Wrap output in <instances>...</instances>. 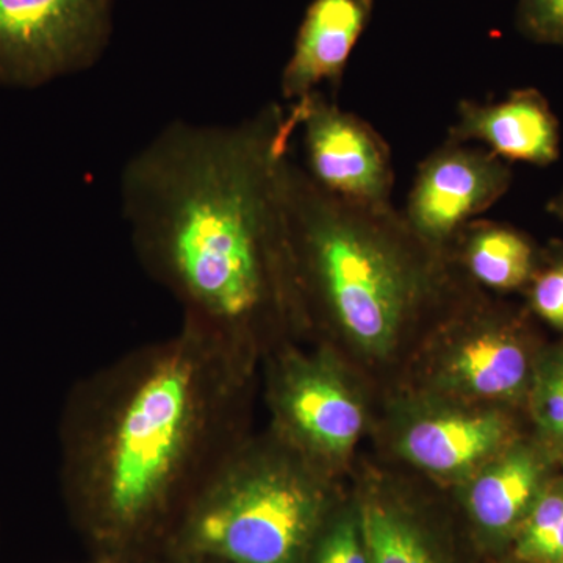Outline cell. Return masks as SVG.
Wrapping results in <instances>:
<instances>
[{
	"label": "cell",
	"mask_w": 563,
	"mask_h": 563,
	"mask_svg": "<svg viewBox=\"0 0 563 563\" xmlns=\"http://www.w3.org/2000/svg\"><path fill=\"white\" fill-rule=\"evenodd\" d=\"M453 246L472 279L495 291L526 288L540 257L531 236L495 221L466 222Z\"/></svg>",
	"instance_id": "14"
},
{
	"label": "cell",
	"mask_w": 563,
	"mask_h": 563,
	"mask_svg": "<svg viewBox=\"0 0 563 563\" xmlns=\"http://www.w3.org/2000/svg\"><path fill=\"white\" fill-rule=\"evenodd\" d=\"M510 424L496 412H437L404 432L402 454L435 476H462L509 446Z\"/></svg>",
	"instance_id": "12"
},
{
	"label": "cell",
	"mask_w": 563,
	"mask_h": 563,
	"mask_svg": "<svg viewBox=\"0 0 563 563\" xmlns=\"http://www.w3.org/2000/svg\"><path fill=\"white\" fill-rule=\"evenodd\" d=\"M547 210L563 222V188L548 201Z\"/></svg>",
	"instance_id": "21"
},
{
	"label": "cell",
	"mask_w": 563,
	"mask_h": 563,
	"mask_svg": "<svg viewBox=\"0 0 563 563\" xmlns=\"http://www.w3.org/2000/svg\"><path fill=\"white\" fill-rule=\"evenodd\" d=\"M526 290L533 312L563 331V244L555 243L540 252Z\"/></svg>",
	"instance_id": "18"
},
{
	"label": "cell",
	"mask_w": 563,
	"mask_h": 563,
	"mask_svg": "<svg viewBox=\"0 0 563 563\" xmlns=\"http://www.w3.org/2000/svg\"><path fill=\"white\" fill-rule=\"evenodd\" d=\"M448 140L483 143L504 162L550 166L561 155V125L536 88L510 91L499 102L462 101Z\"/></svg>",
	"instance_id": "10"
},
{
	"label": "cell",
	"mask_w": 563,
	"mask_h": 563,
	"mask_svg": "<svg viewBox=\"0 0 563 563\" xmlns=\"http://www.w3.org/2000/svg\"><path fill=\"white\" fill-rule=\"evenodd\" d=\"M314 563H369L362 526L354 520L333 525L322 537Z\"/></svg>",
	"instance_id": "20"
},
{
	"label": "cell",
	"mask_w": 563,
	"mask_h": 563,
	"mask_svg": "<svg viewBox=\"0 0 563 563\" xmlns=\"http://www.w3.org/2000/svg\"><path fill=\"white\" fill-rule=\"evenodd\" d=\"M512 180L510 163L487 147L446 139L418 166L404 217L420 239L446 252L466 222L501 201Z\"/></svg>",
	"instance_id": "7"
},
{
	"label": "cell",
	"mask_w": 563,
	"mask_h": 563,
	"mask_svg": "<svg viewBox=\"0 0 563 563\" xmlns=\"http://www.w3.org/2000/svg\"><path fill=\"white\" fill-rule=\"evenodd\" d=\"M317 470L284 442L233 448L185 514V554L225 563H298L320 523Z\"/></svg>",
	"instance_id": "4"
},
{
	"label": "cell",
	"mask_w": 563,
	"mask_h": 563,
	"mask_svg": "<svg viewBox=\"0 0 563 563\" xmlns=\"http://www.w3.org/2000/svg\"><path fill=\"white\" fill-rule=\"evenodd\" d=\"M529 395L537 426L563 461V344L537 363Z\"/></svg>",
	"instance_id": "17"
},
{
	"label": "cell",
	"mask_w": 563,
	"mask_h": 563,
	"mask_svg": "<svg viewBox=\"0 0 563 563\" xmlns=\"http://www.w3.org/2000/svg\"><path fill=\"white\" fill-rule=\"evenodd\" d=\"M457 312V340L443 373L451 388L487 401H509L531 391L537 363L523 320L487 307L463 306Z\"/></svg>",
	"instance_id": "9"
},
{
	"label": "cell",
	"mask_w": 563,
	"mask_h": 563,
	"mask_svg": "<svg viewBox=\"0 0 563 563\" xmlns=\"http://www.w3.org/2000/svg\"><path fill=\"white\" fill-rule=\"evenodd\" d=\"M521 563H563V479L548 483L515 536Z\"/></svg>",
	"instance_id": "16"
},
{
	"label": "cell",
	"mask_w": 563,
	"mask_h": 563,
	"mask_svg": "<svg viewBox=\"0 0 563 563\" xmlns=\"http://www.w3.org/2000/svg\"><path fill=\"white\" fill-rule=\"evenodd\" d=\"M291 107L302 129L306 172L321 188L363 206L391 203V151L372 124L340 109L322 91Z\"/></svg>",
	"instance_id": "8"
},
{
	"label": "cell",
	"mask_w": 563,
	"mask_h": 563,
	"mask_svg": "<svg viewBox=\"0 0 563 563\" xmlns=\"http://www.w3.org/2000/svg\"><path fill=\"white\" fill-rule=\"evenodd\" d=\"M282 179L303 314L317 310L355 346L387 354L446 295L448 252L420 239L391 203L325 191L290 155Z\"/></svg>",
	"instance_id": "3"
},
{
	"label": "cell",
	"mask_w": 563,
	"mask_h": 563,
	"mask_svg": "<svg viewBox=\"0 0 563 563\" xmlns=\"http://www.w3.org/2000/svg\"><path fill=\"white\" fill-rule=\"evenodd\" d=\"M242 346L185 317L179 333L132 352L77 388L63 421V479L114 533L188 504L229 454Z\"/></svg>",
	"instance_id": "2"
},
{
	"label": "cell",
	"mask_w": 563,
	"mask_h": 563,
	"mask_svg": "<svg viewBox=\"0 0 563 563\" xmlns=\"http://www.w3.org/2000/svg\"><path fill=\"white\" fill-rule=\"evenodd\" d=\"M361 526L369 563H440L420 529L391 504L366 503Z\"/></svg>",
	"instance_id": "15"
},
{
	"label": "cell",
	"mask_w": 563,
	"mask_h": 563,
	"mask_svg": "<svg viewBox=\"0 0 563 563\" xmlns=\"http://www.w3.org/2000/svg\"><path fill=\"white\" fill-rule=\"evenodd\" d=\"M298 129L277 102L236 124L172 122L121 174L144 268L185 317L240 346L266 322L303 317L282 179Z\"/></svg>",
	"instance_id": "1"
},
{
	"label": "cell",
	"mask_w": 563,
	"mask_h": 563,
	"mask_svg": "<svg viewBox=\"0 0 563 563\" xmlns=\"http://www.w3.org/2000/svg\"><path fill=\"white\" fill-rule=\"evenodd\" d=\"M547 462L539 451L510 443L474 477L468 507L474 520L495 536L515 533L547 487Z\"/></svg>",
	"instance_id": "13"
},
{
	"label": "cell",
	"mask_w": 563,
	"mask_h": 563,
	"mask_svg": "<svg viewBox=\"0 0 563 563\" xmlns=\"http://www.w3.org/2000/svg\"><path fill=\"white\" fill-rule=\"evenodd\" d=\"M515 22L525 38L563 47V0H518Z\"/></svg>",
	"instance_id": "19"
},
{
	"label": "cell",
	"mask_w": 563,
	"mask_h": 563,
	"mask_svg": "<svg viewBox=\"0 0 563 563\" xmlns=\"http://www.w3.org/2000/svg\"><path fill=\"white\" fill-rule=\"evenodd\" d=\"M373 9L374 0H312L282 73L285 101L301 102L324 85L339 90Z\"/></svg>",
	"instance_id": "11"
},
{
	"label": "cell",
	"mask_w": 563,
	"mask_h": 563,
	"mask_svg": "<svg viewBox=\"0 0 563 563\" xmlns=\"http://www.w3.org/2000/svg\"><path fill=\"white\" fill-rule=\"evenodd\" d=\"M279 363L272 401L282 442L313 466L350 454L365 413L346 380L322 357L290 354Z\"/></svg>",
	"instance_id": "6"
},
{
	"label": "cell",
	"mask_w": 563,
	"mask_h": 563,
	"mask_svg": "<svg viewBox=\"0 0 563 563\" xmlns=\"http://www.w3.org/2000/svg\"><path fill=\"white\" fill-rule=\"evenodd\" d=\"M113 14L114 0H0V87L38 88L92 68Z\"/></svg>",
	"instance_id": "5"
}]
</instances>
